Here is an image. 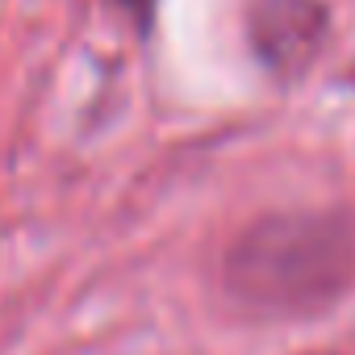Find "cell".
<instances>
[{
  "instance_id": "cell-1",
  "label": "cell",
  "mask_w": 355,
  "mask_h": 355,
  "mask_svg": "<svg viewBox=\"0 0 355 355\" xmlns=\"http://www.w3.org/2000/svg\"><path fill=\"white\" fill-rule=\"evenodd\" d=\"M222 276L234 305L255 318L322 313L355 284V214H268L234 239Z\"/></svg>"
},
{
  "instance_id": "cell-2",
  "label": "cell",
  "mask_w": 355,
  "mask_h": 355,
  "mask_svg": "<svg viewBox=\"0 0 355 355\" xmlns=\"http://www.w3.org/2000/svg\"><path fill=\"white\" fill-rule=\"evenodd\" d=\"M326 9L318 0H251L247 38L276 76H301L326 42Z\"/></svg>"
},
{
  "instance_id": "cell-3",
  "label": "cell",
  "mask_w": 355,
  "mask_h": 355,
  "mask_svg": "<svg viewBox=\"0 0 355 355\" xmlns=\"http://www.w3.org/2000/svg\"><path fill=\"white\" fill-rule=\"evenodd\" d=\"M125 9H130V13H138V17H146V13L155 9V0H125Z\"/></svg>"
}]
</instances>
